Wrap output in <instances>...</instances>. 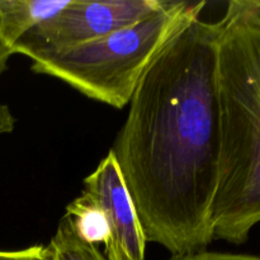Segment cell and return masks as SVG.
Segmentation results:
<instances>
[{"label":"cell","mask_w":260,"mask_h":260,"mask_svg":"<svg viewBox=\"0 0 260 260\" xmlns=\"http://www.w3.org/2000/svg\"><path fill=\"white\" fill-rule=\"evenodd\" d=\"M83 183V196L93 202L106 218L107 260H145L149 241L112 150Z\"/></svg>","instance_id":"5"},{"label":"cell","mask_w":260,"mask_h":260,"mask_svg":"<svg viewBox=\"0 0 260 260\" xmlns=\"http://www.w3.org/2000/svg\"><path fill=\"white\" fill-rule=\"evenodd\" d=\"M170 260H260V256L249 254L217 253V251H197V253L185 254V255L173 256Z\"/></svg>","instance_id":"9"},{"label":"cell","mask_w":260,"mask_h":260,"mask_svg":"<svg viewBox=\"0 0 260 260\" xmlns=\"http://www.w3.org/2000/svg\"><path fill=\"white\" fill-rule=\"evenodd\" d=\"M220 22L180 28L146 69L112 149L147 241L207 249L221 157Z\"/></svg>","instance_id":"1"},{"label":"cell","mask_w":260,"mask_h":260,"mask_svg":"<svg viewBox=\"0 0 260 260\" xmlns=\"http://www.w3.org/2000/svg\"><path fill=\"white\" fill-rule=\"evenodd\" d=\"M251 3H253L254 9H255V12L258 13V15L260 17V0H251Z\"/></svg>","instance_id":"12"},{"label":"cell","mask_w":260,"mask_h":260,"mask_svg":"<svg viewBox=\"0 0 260 260\" xmlns=\"http://www.w3.org/2000/svg\"><path fill=\"white\" fill-rule=\"evenodd\" d=\"M10 57H12V55H10V53L3 47L2 43H0V75L7 70L8 60H9Z\"/></svg>","instance_id":"11"},{"label":"cell","mask_w":260,"mask_h":260,"mask_svg":"<svg viewBox=\"0 0 260 260\" xmlns=\"http://www.w3.org/2000/svg\"><path fill=\"white\" fill-rule=\"evenodd\" d=\"M65 217L81 240L94 245L106 244L108 240V228L103 213L85 196L81 194L68 205Z\"/></svg>","instance_id":"7"},{"label":"cell","mask_w":260,"mask_h":260,"mask_svg":"<svg viewBox=\"0 0 260 260\" xmlns=\"http://www.w3.org/2000/svg\"><path fill=\"white\" fill-rule=\"evenodd\" d=\"M55 260H107L98 246L81 240L65 216L50 243Z\"/></svg>","instance_id":"8"},{"label":"cell","mask_w":260,"mask_h":260,"mask_svg":"<svg viewBox=\"0 0 260 260\" xmlns=\"http://www.w3.org/2000/svg\"><path fill=\"white\" fill-rule=\"evenodd\" d=\"M206 2H164L149 17L75 47L33 56L36 74L53 76L88 98L122 109L146 69L187 23L201 17Z\"/></svg>","instance_id":"3"},{"label":"cell","mask_w":260,"mask_h":260,"mask_svg":"<svg viewBox=\"0 0 260 260\" xmlns=\"http://www.w3.org/2000/svg\"><path fill=\"white\" fill-rule=\"evenodd\" d=\"M15 118L10 112L9 107L0 104V135L10 134L14 129Z\"/></svg>","instance_id":"10"},{"label":"cell","mask_w":260,"mask_h":260,"mask_svg":"<svg viewBox=\"0 0 260 260\" xmlns=\"http://www.w3.org/2000/svg\"><path fill=\"white\" fill-rule=\"evenodd\" d=\"M70 0H0V43L14 55L17 43L29 30L55 17Z\"/></svg>","instance_id":"6"},{"label":"cell","mask_w":260,"mask_h":260,"mask_svg":"<svg viewBox=\"0 0 260 260\" xmlns=\"http://www.w3.org/2000/svg\"><path fill=\"white\" fill-rule=\"evenodd\" d=\"M164 5L162 0H70L58 14L27 33L15 53L33 56L91 42L135 24Z\"/></svg>","instance_id":"4"},{"label":"cell","mask_w":260,"mask_h":260,"mask_svg":"<svg viewBox=\"0 0 260 260\" xmlns=\"http://www.w3.org/2000/svg\"><path fill=\"white\" fill-rule=\"evenodd\" d=\"M220 22L217 81L221 157L213 240L243 244L260 223V17L231 0Z\"/></svg>","instance_id":"2"}]
</instances>
